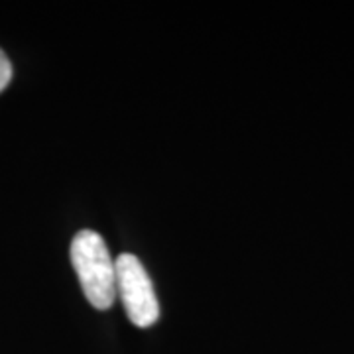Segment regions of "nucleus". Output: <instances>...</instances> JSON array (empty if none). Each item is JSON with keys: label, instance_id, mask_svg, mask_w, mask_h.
Segmentation results:
<instances>
[{"label": "nucleus", "instance_id": "f257e3e1", "mask_svg": "<svg viewBox=\"0 0 354 354\" xmlns=\"http://www.w3.org/2000/svg\"><path fill=\"white\" fill-rule=\"evenodd\" d=\"M71 264L88 304L101 311L109 309L116 297V260L101 234L88 228L77 232L71 242Z\"/></svg>", "mask_w": 354, "mask_h": 354}, {"label": "nucleus", "instance_id": "f03ea898", "mask_svg": "<svg viewBox=\"0 0 354 354\" xmlns=\"http://www.w3.org/2000/svg\"><path fill=\"white\" fill-rule=\"evenodd\" d=\"M116 293L120 295L128 319L136 327H152L160 317V304L146 268L134 254L116 258Z\"/></svg>", "mask_w": 354, "mask_h": 354}, {"label": "nucleus", "instance_id": "7ed1b4c3", "mask_svg": "<svg viewBox=\"0 0 354 354\" xmlns=\"http://www.w3.org/2000/svg\"><path fill=\"white\" fill-rule=\"evenodd\" d=\"M10 79H12V64L6 57V53L0 50V93L8 87Z\"/></svg>", "mask_w": 354, "mask_h": 354}]
</instances>
